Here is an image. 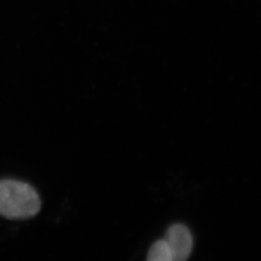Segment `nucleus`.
I'll list each match as a JSON object with an SVG mask.
<instances>
[{"label":"nucleus","instance_id":"nucleus-1","mask_svg":"<svg viewBox=\"0 0 261 261\" xmlns=\"http://www.w3.org/2000/svg\"><path fill=\"white\" fill-rule=\"evenodd\" d=\"M41 205L40 197L30 184L0 180V216L9 220H28L39 213Z\"/></svg>","mask_w":261,"mask_h":261},{"label":"nucleus","instance_id":"nucleus-2","mask_svg":"<svg viewBox=\"0 0 261 261\" xmlns=\"http://www.w3.org/2000/svg\"><path fill=\"white\" fill-rule=\"evenodd\" d=\"M168 245L173 261H187L191 255L194 239L191 231L182 224L170 226L164 238Z\"/></svg>","mask_w":261,"mask_h":261},{"label":"nucleus","instance_id":"nucleus-3","mask_svg":"<svg viewBox=\"0 0 261 261\" xmlns=\"http://www.w3.org/2000/svg\"><path fill=\"white\" fill-rule=\"evenodd\" d=\"M146 261H173L168 245L164 239H160L151 245Z\"/></svg>","mask_w":261,"mask_h":261}]
</instances>
